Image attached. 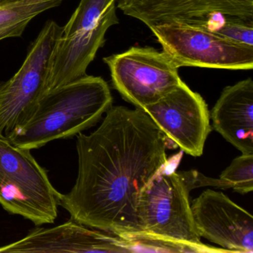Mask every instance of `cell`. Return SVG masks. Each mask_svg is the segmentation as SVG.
<instances>
[{
    "mask_svg": "<svg viewBox=\"0 0 253 253\" xmlns=\"http://www.w3.org/2000/svg\"><path fill=\"white\" fill-rule=\"evenodd\" d=\"M98 128L77 139L78 174L59 206L71 219L120 236L140 232V192L176 149L143 109L112 106Z\"/></svg>",
    "mask_w": 253,
    "mask_h": 253,
    "instance_id": "cell-1",
    "label": "cell"
},
{
    "mask_svg": "<svg viewBox=\"0 0 253 253\" xmlns=\"http://www.w3.org/2000/svg\"><path fill=\"white\" fill-rule=\"evenodd\" d=\"M112 102L107 83L86 75L45 93L27 121L6 138L29 150L71 138L95 126Z\"/></svg>",
    "mask_w": 253,
    "mask_h": 253,
    "instance_id": "cell-2",
    "label": "cell"
},
{
    "mask_svg": "<svg viewBox=\"0 0 253 253\" xmlns=\"http://www.w3.org/2000/svg\"><path fill=\"white\" fill-rule=\"evenodd\" d=\"M183 151L168 159L140 192L137 217L140 232L188 244H201L189 201L192 189L218 187V178L206 177L195 170L175 171Z\"/></svg>",
    "mask_w": 253,
    "mask_h": 253,
    "instance_id": "cell-3",
    "label": "cell"
},
{
    "mask_svg": "<svg viewBox=\"0 0 253 253\" xmlns=\"http://www.w3.org/2000/svg\"><path fill=\"white\" fill-rule=\"evenodd\" d=\"M116 9V0H81L54 47L45 92L86 75L106 32L118 24Z\"/></svg>",
    "mask_w": 253,
    "mask_h": 253,
    "instance_id": "cell-4",
    "label": "cell"
},
{
    "mask_svg": "<svg viewBox=\"0 0 253 253\" xmlns=\"http://www.w3.org/2000/svg\"><path fill=\"white\" fill-rule=\"evenodd\" d=\"M60 193L31 150L0 135V205L36 225L54 223Z\"/></svg>",
    "mask_w": 253,
    "mask_h": 253,
    "instance_id": "cell-5",
    "label": "cell"
},
{
    "mask_svg": "<svg viewBox=\"0 0 253 253\" xmlns=\"http://www.w3.org/2000/svg\"><path fill=\"white\" fill-rule=\"evenodd\" d=\"M177 67L249 70L253 68V46L238 43L201 26L173 22L150 28Z\"/></svg>",
    "mask_w": 253,
    "mask_h": 253,
    "instance_id": "cell-6",
    "label": "cell"
},
{
    "mask_svg": "<svg viewBox=\"0 0 253 253\" xmlns=\"http://www.w3.org/2000/svg\"><path fill=\"white\" fill-rule=\"evenodd\" d=\"M62 32L56 22L48 21L20 69L0 85V135L7 137L23 125L45 94L50 60Z\"/></svg>",
    "mask_w": 253,
    "mask_h": 253,
    "instance_id": "cell-7",
    "label": "cell"
},
{
    "mask_svg": "<svg viewBox=\"0 0 253 253\" xmlns=\"http://www.w3.org/2000/svg\"><path fill=\"white\" fill-rule=\"evenodd\" d=\"M103 60L109 66L114 88L138 109L155 103L183 82L172 60L153 48L132 47Z\"/></svg>",
    "mask_w": 253,
    "mask_h": 253,
    "instance_id": "cell-8",
    "label": "cell"
},
{
    "mask_svg": "<svg viewBox=\"0 0 253 253\" xmlns=\"http://www.w3.org/2000/svg\"><path fill=\"white\" fill-rule=\"evenodd\" d=\"M171 143L188 155L200 157L211 131L205 100L182 82L143 109Z\"/></svg>",
    "mask_w": 253,
    "mask_h": 253,
    "instance_id": "cell-9",
    "label": "cell"
},
{
    "mask_svg": "<svg viewBox=\"0 0 253 253\" xmlns=\"http://www.w3.org/2000/svg\"><path fill=\"white\" fill-rule=\"evenodd\" d=\"M201 238L230 253H253V217L226 195L207 189L191 204Z\"/></svg>",
    "mask_w": 253,
    "mask_h": 253,
    "instance_id": "cell-10",
    "label": "cell"
},
{
    "mask_svg": "<svg viewBox=\"0 0 253 253\" xmlns=\"http://www.w3.org/2000/svg\"><path fill=\"white\" fill-rule=\"evenodd\" d=\"M0 253H131L126 239L70 220L51 228H40L0 247Z\"/></svg>",
    "mask_w": 253,
    "mask_h": 253,
    "instance_id": "cell-11",
    "label": "cell"
},
{
    "mask_svg": "<svg viewBox=\"0 0 253 253\" xmlns=\"http://www.w3.org/2000/svg\"><path fill=\"white\" fill-rule=\"evenodd\" d=\"M116 5L149 29L214 14L253 20V0H116Z\"/></svg>",
    "mask_w": 253,
    "mask_h": 253,
    "instance_id": "cell-12",
    "label": "cell"
},
{
    "mask_svg": "<svg viewBox=\"0 0 253 253\" xmlns=\"http://www.w3.org/2000/svg\"><path fill=\"white\" fill-rule=\"evenodd\" d=\"M212 128L242 154H253V81L226 87L213 107Z\"/></svg>",
    "mask_w": 253,
    "mask_h": 253,
    "instance_id": "cell-13",
    "label": "cell"
},
{
    "mask_svg": "<svg viewBox=\"0 0 253 253\" xmlns=\"http://www.w3.org/2000/svg\"><path fill=\"white\" fill-rule=\"evenodd\" d=\"M185 23L198 25L234 42L253 46V20L214 14Z\"/></svg>",
    "mask_w": 253,
    "mask_h": 253,
    "instance_id": "cell-14",
    "label": "cell"
},
{
    "mask_svg": "<svg viewBox=\"0 0 253 253\" xmlns=\"http://www.w3.org/2000/svg\"><path fill=\"white\" fill-rule=\"evenodd\" d=\"M129 243L131 253H230L223 248L207 244H193L157 238L147 234H130L121 236Z\"/></svg>",
    "mask_w": 253,
    "mask_h": 253,
    "instance_id": "cell-15",
    "label": "cell"
},
{
    "mask_svg": "<svg viewBox=\"0 0 253 253\" xmlns=\"http://www.w3.org/2000/svg\"><path fill=\"white\" fill-rule=\"evenodd\" d=\"M62 0H16L0 5V29L11 27L31 20L50 8L58 6Z\"/></svg>",
    "mask_w": 253,
    "mask_h": 253,
    "instance_id": "cell-16",
    "label": "cell"
},
{
    "mask_svg": "<svg viewBox=\"0 0 253 253\" xmlns=\"http://www.w3.org/2000/svg\"><path fill=\"white\" fill-rule=\"evenodd\" d=\"M222 189H232L240 194L253 190V154L235 158L219 177Z\"/></svg>",
    "mask_w": 253,
    "mask_h": 253,
    "instance_id": "cell-17",
    "label": "cell"
},
{
    "mask_svg": "<svg viewBox=\"0 0 253 253\" xmlns=\"http://www.w3.org/2000/svg\"><path fill=\"white\" fill-rule=\"evenodd\" d=\"M29 23V20H26L11 27L0 29V41L6 38H18L21 36Z\"/></svg>",
    "mask_w": 253,
    "mask_h": 253,
    "instance_id": "cell-18",
    "label": "cell"
},
{
    "mask_svg": "<svg viewBox=\"0 0 253 253\" xmlns=\"http://www.w3.org/2000/svg\"><path fill=\"white\" fill-rule=\"evenodd\" d=\"M13 1H16V0H0V5L8 3V2H13Z\"/></svg>",
    "mask_w": 253,
    "mask_h": 253,
    "instance_id": "cell-19",
    "label": "cell"
},
{
    "mask_svg": "<svg viewBox=\"0 0 253 253\" xmlns=\"http://www.w3.org/2000/svg\"><path fill=\"white\" fill-rule=\"evenodd\" d=\"M62 1H63V0H62Z\"/></svg>",
    "mask_w": 253,
    "mask_h": 253,
    "instance_id": "cell-20",
    "label": "cell"
}]
</instances>
